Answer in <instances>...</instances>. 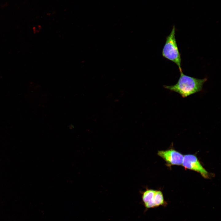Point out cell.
I'll return each mask as SVG.
<instances>
[{
    "instance_id": "6da1fadb",
    "label": "cell",
    "mask_w": 221,
    "mask_h": 221,
    "mask_svg": "<svg viewBox=\"0 0 221 221\" xmlns=\"http://www.w3.org/2000/svg\"><path fill=\"white\" fill-rule=\"evenodd\" d=\"M207 80L205 77L199 79L186 75L182 72L177 83L171 86L164 85V87L171 91L177 92L183 98H185L203 90L204 83Z\"/></svg>"
},
{
    "instance_id": "3957f363",
    "label": "cell",
    "mask_w": 221,
    "mask_h": 221,
    "mask_svg": "<svg viewBox=\"0 0 221 221\" xmlns=\"http://www.w3.org/2000/svg\"><path fill=\"white\" fill-rule=\"evenodd\" d=\"M182 165L185 169L199 173L205 178H209L208 173L201 165L197 157L194 155L188 154L184 156Z\"/></svg>"
},
{
    "instance_id": "5b68a950",
    "label": "cell",
    "mask_w": 221,
    "mask_h": 221,
    "mask_svg": "<svg viewBox=\"0 0 221 221\" xmlns=\"http://www.w3.org/2000/svg\"><path fill=\"white\" fill-rule=\"evenodd\" d=\"M166 203L165 201L162 192L160 190H156L155 195L149 201L144 204L145 209L154 208L161 206H164Z\"/></svg>"
},
{
    "instance_id": "8992f818",
    "label": "cell",
    "mask_w": 221,
    "mask_h": 221,
    "mask_svg": "<svg viewBox=\"0 0 221 221\" xmlns=\"http://www.w3.org/2000/svg\"><path fill=\"white\" fill-rule=\"evenodd\" d=\"M156 192V190L146 188L145 191L142 192V200L143 204L152 200Z\"/></svg>"
},
{
    "instance_id": "277c9868",
    "label": "cell",
    "mask_w": 221,
    "mask_h": 221,
    "mask_svg": "<svg viewBox=\"0 0 221 221\" xmlns=\"http://www.w3.org/2000/svg\"><path fill=\"white\" fill-rule=\"evenodd\" d=\"M157 155L162 158L169 166L181 165L183 161L184 156L181 153L173 149L158 151Z\"/></svg>"
},
{
    "instance_id": "7a4b0ae2",
    "label": "cell",
    "mask_w": 221,
    "mask_h": 221,
    "mask_svg": "<svg viewBox=\"0 0 221 221\" xmlns=\"http://www.w3.org/2000/svg\"><path fill=\"white\" fill-rule=\"evenodd\" d=\"M175 33L176 28L173 25L170 33L166 37L162 53L164 57L175 64L181 72H182L181 55L177 44Z\"/></svg>"
}]
</instances>
